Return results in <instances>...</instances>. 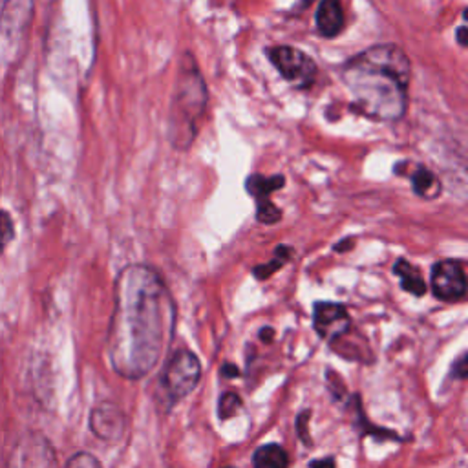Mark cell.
<instances>
[{"label":"cell","mask_w":468,"mask_h":468,"mask_svg":"<svg viewBox=\"0 0 468 468\" xmlns=\"http://www.w3.org/2000/svg\"><path fill=\"white\" fill-rule=\"evenodd\" d=\"M176 331V303L148 265H128L115 282V307L106 351L117 375L139 380L148 375L170 346Z\"/></svg>","instance_id":"obj_1"},{"label":"cell","mask_w":468,"mask_h":468,"mask_svg":"<svg viewBox=\"0 0 468 468\" xmlns=\"http://www.w3.org/2000/svg\"><path fill=\"white\" fill-rule=\"evenodd\" d=\"M355 108L369 119L395 122L406 113L411 62L397 44H375L351 57L340 71Z\"/></svg>","instance_id":"obj_2"},{"label":"cell","mask_w":468,"mask_h":468,"mask_svg":"<svg viewBox=\"0 0 468 468\" xmlns=\"http://www.w3.org/2000/svg\"><path fill=\"white\" fill-rule=\"evenodd\" d=\"M207 108V86L199 73V68L190 53H183L179 58V69L176 77L174 97L168 113V137L170 143L185 150L192 144L199 119Z\"/></svg>","instance_id":"obj_3"},{"label":"cell","mask_w":468,"mask_h":468,"mask_svg":"<svg viewBox=\"0 0 468 468\" xmlns=\"http://www.w3.org/2000/svg\"><path fill=\"white\" fill-rule=\"evenodd\" d=\"M201 378V362L194 351L179 349L165 364L159 375V397L165 410L183 400L196 389Z\"/></svg>","instance_id":"obj_4"},{"label":"cell","mask_w":468,"mask_h":468,"mask_svg":"<svg viewBox=\"0 0 468 468\" xmlns=\"http://www.w3.org/2000/svg\"><path fill=\"white\" fill-rule=\"evenodd\" d=\"M5 468H58V463L51 442L44 435L29 431L13 444Z\"/></svg>","instance_id":"obj_5"},{"label":"cell","mask_w":468,"mask_h":468,"mask_svg":"<svg viewBox=\"0 0 468 468\" xmlns=\"http://www.w3.org/2000/svg\"><path fill=\"white\" fill-rule=\"evenodd\" d=\"M267 57L274 64L278 73L292 86L303 90L314 82L316 64L303 51L292 46H274L267 49Z\"/></svg>","instance_id":"obj_6"},{"label":"cell","mask_w":468,"mask_h":468,"mask_svg":"<svg viewBox=\"0 0 468 468\" xmlns=\"http://www.w3.org/2000/svg\"><path fill=\"white\" fill-rule=\"evenodd\" d=\"M313 327L320 338L331 347L349 335L351 316L342 303L336 302H316L313 305Z\"/></svg>","instance_id":"obj_7"},{"label":"cell","mask_w":468,"mask_h":468,"mask_svg":"<svg viewBox=\"0 0 468 468\" xmlns=\"http://www.w3.org/2000/svg\"><path fill=\"white\" fill-rule=\"evenodd\" d=\"M431 292L442 302H459L466 296V274L457 260H441L433 263L430 276Z\"/></svg>","instance_id":"obj_8"},{"label":"cell","mask_w":468,"mask_h":468,"mask_svg":"<svg viewBox=\"0 0 468 468\" xmlns=\"http://www.w3.org/2000/svg\"><path fill=\"white\" fill-rule=\"evenodd\" d=\"M285 185V177L282 174L276 176H261L252 174L245 179V190L254 197L256 201V219L265 225H272L280 221L282 210L269 199V196L274 190H280Z\"/></svg>","instance_id":"obj_9"},{"label":"cell","mask_w":468,"mask_h":468,"mask_svg":"<svg viewBox=\"0 0 468 468\" xmlns=\"http://www.w3.org/2000/svg\"><path fill=\"white\" fill-rule=\"evenodd\" d=\"M90 430L101 441H119L126 430V417L117 404L101 402L90 413Z\"/></svg>","instance_id":"obj_10"},{"label":"cell","mask_w":468,"mask_h":468,"mask_svg":"<svg viewBox=\"0 0 468 468\" xmlns=\"http://www.w3.org/2000/svg\"><path fill=\"white\" fill-rule=\"evenodd\" d=\"M316 29L322 37L333 38L344 29V9L340 0H322L316 9Z\"/></svg>","instance_id":"obj_11"},{"label":"cell","mask_w":468,"mask_h":468,"mask_svg":"<svg viewBox=\"0 0 468 468\" xmlns=\"http://www.w3.org/2000/svg\"><path fill=\"white\" fill-rule=\"evenodd\" d=\"M393 272L400 278V287L406 292H410L413 296H422L426 292L428 287H426V282H424L420 271L408 260L399 258L393 265Z\"/></svg>","instance_id":"obj_12"},{"label":"cell","mask_w":468,"mask_h":468,"mask_svg":"<svg viewBox=\"0 0 468 468\" xmlns=\"http://www.w3.org/2000/svg\"><path fill=\"white\" fill-rule=\"evenodd\" d=\"M252 468H289V455L276 442L261 444L252 453Z\"/></svg>","instance_id":"obj_13"},{"label":"cell","mask_w":468,"mask_h":468,"mask_svg":"<svg viewBox=\"0 0 468 468\" xmlns=\"http://www.w3.org/2000/svg\"><path fill=\"white\" fill-rule=\"evenodd\" d=\"M411 186H413V192L420 197H426V199H431V197H437L441 194V183L439 179L435 177V174L426 168V166H417L413 172H411Z\"/></svg>","instance_id":"obj_14"},{"label":"cell","mask_w":468,"mask_h":468,"mask_svg":"<svg viewBox=\"0 0 468 468\" xmlns=\"http://www.w3.org/2000/svg\"><path fill=\"white\" fill-rule=\"evenodd\" d=\"M292 254V249L287 247V245H278L276 250H274V258L269 261V263H261V265H256L252 269V274L258 278V280H267L271 274H274L278 269H282L289 258Z\"/></svg>","instance_id":"obj_15"},{"label":"cell","mask_w":468,"mask_h":468,"mask_svg":"<svg viewBox=\"0 0 468 468\" xmlns=\"http://www.w3.org/2000/svg\"><path fill=\"white\" fill-rule=\"evenodd\" d=\"M241 397L236 391H225L218 400V417L221 420H227L234 417L241 408Z\"/></svg>","instance_id":"obj_16"},{"label":"cell","mask_w":468,"mask_h":468,"mask_svg":"<svg viewBox=\"0 0 468 468\" xmlns=\"http://www.w3.org/2000/svg\"><path fill=\"white\" fill-rule=\"evenodd\" d=\"M15 236V223L9 212L0 210V252L9 245Z\"/></svg>","instance_id":"obj_17"},{"label":"cell","mask_w":468,"mask_h":468,"mask_svg":"<svg viewBox=\"0 0 468 468\" xmlns=\"http://www.w3.org/2000/svg\"><path fill=\"white\" fill-rule=\"evenodd\" d=\"M64 468H102V466L91 453L79 452L73 457H69V461L66 463Z\"/></svg>","instance_id":"obj_18"},{"label":"cell","mask_w":468,"mask_h":468,"mask_svg":"<svg viewBox=\"0 0 468 468\" xmlns=\"http://www.w3.org/2000/svg\"><path fill=\"white\" fill-rule=\"evenodd\" d=\"M309 417L311 410H302L296 415V433L303 444H311V435H309Z\"/></svg>","instance_id":"obj_19"},{"label":"cell","mask_w":468,"mask_h":468,"mask_svg":"<svg viewBox=\"0 0 468 468\" xmlns=\"http://www.w3.org/2000/svg\"><path fill=\"white\" fill-rule=\"evenodd\" d=\"M450 375H453V378H459V380L466 378V353H461L457 356V360L452 364Z\"/></svg>","instance_id":"obj_20"},{"label":"cell","mask_w":468,"mask_h":468,"mask_svg":"<svg viewBox=\"0 0 468 468\" xmlns=\"http://www.w3.org/2000/svg\"><path fill=\"white\" fill-rule=\"evenodd\" d=\"M309 468H336V463L333 457H322L309 463Z\"/></svg>","instance_id":"obj_21"},{"label":"cell","mask_w":468,"mask_h":468,"mask_svg":"<svg viewBox=\"0 0 468 468\" xmlns=\"http://www.w3.org/2000/svg\"><path fill=\"white\" fill-rule=\"evenodd\" d=\"M238 375H239V369H238L234 364L225 362V364L221 366V377H225V378H234V377H238Z\"/></svg>","instance_id":"obj_22"},{"label":"cell","mask_w":468,"mask_h":468,"mask_svg":"<svg viewBox=\"0 0 468 468\" xmlns=\"http://www.w3.org/2000/svg\"><path fill=\"white\" fill-rule=\"evenodd\" d=\"M272 336H274V329L272 327H263L260 329V338L265 342V344H271L272 342Z\"/></svg>","instance_id":"obj_23"},{"label":"cell","mask_w":468,"mask_h":468,"mask_svg":"<svg viewBox=\"0 0 468 468\" xmlns=\"http://www.w3.org/2000/svg\"><path fill=\"white\" fill-rule=\"evenodd\" d=\"M457 42H459L461 46H466V26H464V24L457 27Z\"/></svg>","instance_id":"obj_24"},{"label":"cell","mask_w":468,"mask_h":468,"mask_svg":"<svg viewBox=\"0 0 468 468\" xmlns=\"http://www.w3.org/2000/svg\"><path fill=\"white\" fill-rule=\"evenodd\" d=\"M349 247H353V239H344V243H338V245H335V250H338V252H344V250H347Z\"/></svg>","instance_id":"obj_25"},{"label":"cell","mask_w":468,"mask_h":468,"mask_svg":"<svg viewBox=\"0 0 468 468\" xmlns=\"http://www.w3.org/2000/svg\"><path fill=\"white\" fill-rule=\"evenodd\" d=\"M313 2H314V0H298L296 9H298V11H300V9H305V7H309Z\"/></svg>","instance_id":"obj_26"}]
</instances>
